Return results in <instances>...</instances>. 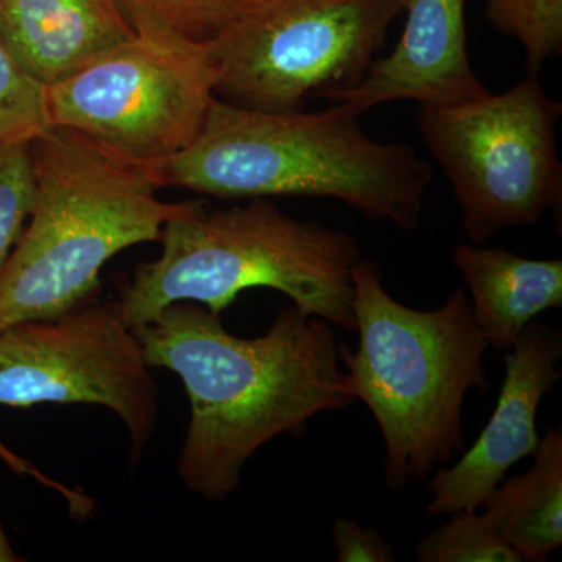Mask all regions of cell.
<instances>
[{
	"label": "cell",
	"mask_w": 562,
	"mask_h": 562,
	"mask_svg": "<svg viewBox=\"0 0 562 562\" xmlns=\"http://www.w3.org/2000/svg\"><path fill=\"white\" fill-rule=\"evenodd\" d=\"M133 330L147 364L183 382L191 417L177 473L210 502L231 497L246 462L273 438L355 402L331 325L294 305L254 339L232 335L221 314L190 301Z\"/></svg>",
	"instance_id": "1"
},
{
	"label": "cell",
	"mask_w": 562,
	"mask_h": 562,
	"mask_svg": "<svg viewBox=\"0 0 562 562\" xmlns=\"http://www.w3.org/2000/svg\"><path fill=\"white\" fill-rule=\"evenodd\" d=\"M331 103L305 113L246 109L216 98L190 146L139 168L157 188L220 199H336L403 232L419 227L430 165L406 144L369 138L357 111Z\"/></svg>",
	"instance_id": "2"
},
{
	"label": "cell",
	"mask_w": 562,
	"mask_h": 562,
	"mask_svg": "<svg viewBox=\"0 0 562 562\" xmlns=\"http://www.w3.org/2000/svg\"><path fill=\"white\" fill-rule=\"evenodd\" d=\"M351 313L358 349L339 344V357L355 401L382 432L386 484L403 491L464 450L462 406L469 392L490 387V346L462 288L439 308L419 312L395 301L382 269L364 258L353 269Z\"/></svg>",
	"instance_id": "3"
},
{
	"label": "cell",
	"mask_w": 562,
	"mask_h": 562,
	"mask_svg": "<svg viewBox=\"0 0 562 562\" xmlns=\"http://www.w3.org/2000/svg\"><path fill=\"white\" fill-rule=\"evenodd\" d=\"M32 154L31 216L0 269V330L88 305L110 258L160 241L162 227L199 203L161 201L139 165L70 128L50 127Z\"/></svg>",
	"instance_id": "4"
},
{
	"label": "cell",
	"mask_w": 562,
	"mask_h": 562,
	"mask_svg": "<svg viewBox=\"0 0 562 562\" xmlns=\"http://www.w3.org/2000/svg\"><path fill=\"white\" fill-rule=\"evenodd\" d=\"M160 241V257L139 265L122 292L132 328L171 303L198 302L221 314L243 291L271 288L303 314L355 331L353 269L362 254L349 233L294 220L257 199L220 210L199 202L162 227Z\"/></svg>",
	"instance_id": "5"
},
{
	"label": "cell",
	"mask_w": 562,
	"mask_h": 562,
	"mask_svg": "<svg viewBox=\"0 0 562 562\" xmlns=\"http://www.w3.org/2000/svg\"><path fill=\"white\" fill-rule=\"evenodd\" d=\"M124 9L136 35L47 88L50 124L144 165L198 138L216 99L217 66L213 41L187 38L143 11Z\"/></svg>",
	"instance_id": "6"
},
{
	"label": "cell",
	"mask_w": 562,
	"mask_h": 562,
	"mask_svg": "<svg viewBox=\"0 0 562 562\" xmlns=\"http://www.w3.org/2000/svg\"><path fill=\"white\" fill-rule=\"evenodd\" d=\"M562 113L536 77L512 90L419 106V131L452 183L462 231L483 246L503 228L535 225L562 195Z\"/></svg>",
	"instance_id": "7"
},
{
	"label": "cell",
	"mask_w": 562,
	"mask_h": 562,
	"mask_svg": "<svg viewBox=\"0 0 562 562\" xmlns=\"http://www.w3.org/2000/svg\"><path fill=\"white\" fill-rule=\"evenodd\" d=\"M406 0H244L213 40L216 98L297 111L364 79Z\"/></svg>",
	"instance_id": "8"
},
{
	"label": "cell",
	"mask_w": 562,
	"mask_h": 562,
	"mask_svg": "<svg viewBox=\"0 0 562 562\" xmlns=\"http://www.w3.org/2000/svg\"><path fill=\"white\" fill-rule=\"evenodd\" d=\"M150 369L120 302L0 330V405L105 406L127 428L133 464L157 428L160 392Z\"/></svg>",
	"instance_id": "9"
},
{
	"label": "cell",
	"mask_w": 562,
	"mask_h": 562,
	"mask_svg": "<svg viewBox=\"0 0 562 562\" xmlns=\"http://www.w3.org/2000/svg\"><path fill=\"white\" fill-rule=\"evenodd\" d=\"M561 331L530 322L513 349L506 351L497 406L479 439L452 468L443 465L428 480L427 490L432 494L428 513L479 512L506 472L535 454L541 441L536 416L547 392L561 380Z\"/></svg>",
	"instance_id": "10"
},
{
	"label": "cell",
	"mask_w": 562,
	"mask_h": 562,
	"mask_svg": "<svg viewBox=\"0 0 562 562\" xmlns=\"http://www.w3.org/2000/svg\"><path fill=\"white\" fill-rule=\"evenodd\" d=\"M397 46L375 60L360 85L325 99L358 114L391 101L419 105L461 101L486 91L473 70L465 32V0H406Z\"/></svg>",
	"instance_id": "11"
},
{
	"label": "cell",
	"mask_w": 562,
	"mask_h": 562,
	"mask_svg": "<svg viewBox=\"0 0 562 562\" xmlns=\"http://www.w3.org/2000/svg\"><path fill=\"white\" fill-rule=\"evenodd\" d=\"M0 32L21 68L46 88L136 35L122 0H0Z\"/></svg>",
	"instance_id": "12"
},
{
	"label": "cell",
	"mask_w": 562,
	"mask_h": 562,
	"mask_svg": "<svg viewBox=\"0 0 562 562\" xmlns=\"http://www.w3.org/2000/svg\"><path fill=\"white\" fill-rule=\"evenodd\" d=\"M452 260L471 291L473 321L495 350H512L536 316L562 308L561 260H531L479 244H461Z\"/></svg>",
	"instance_id": "13"
},
{
	"label": "cell",
	"mask_w": 562,
	"mask_h": 562,
	"mask_svg": "<svg viewBox=\"0 0 562 562\" xmlns=\"http://www.w3.org/2000/svg\"><path fill=\"white\" fill-rule=\"evenodd\" d=\"M535 464L498 484L484 517L522 561L546 562L562 543V430L550 428L536 449Z\"/></svg>",
	"instance_id": "14"
},
{
	"label": "cell",
	"mask_w": 562,
	"mask_h": 562,
	"mask_svg": "<svg viewBox=\"0 0 562 562\" xmlns=\"http://www.w3.org/2000/svg\"><path fill=\"white\" fill-rule=\"evenodd\" d=\"M498 31L514 36L527 55L528 76L562 49V0H483Z\"/></svg>",
	"instance_id": "15"
},
{
	"label": "cell",
	"mask_w": 562,
	"mask_h": 562,
	"mask_svg": "<svg viewBox=\"0 0 562 562\" xmlns=\"http://www.w3.org/2000/svg\"><path fill=\"white\" fill-rule=\"evenodd\" d=\"M50 127L47 88L21 68L0 32V147L33 143Z\"/></svg>",
	"instance_id": "16"
},
{
	"label": "cell",
	"mask_w": 562,
	"mask_h": 562,
	"mask_svg": "<svg viewBox=\"0 0 562 562\" xmlns=\"http://www.w3.org/2000/svg\"><path fill=\"white\" fill-rule=\"evenodd\" d=\"M419 562H522L519 553L476 512L453 514V519L428 532L414 552Z\"/></svg>",
	"instance_id": "17"
},
{
	"label": "cell",
	"mask_w": 562,
	"mask_h": 562,
	"mask_svg": "<svg viewBox=\"0 0 562 562\" xmlns=\"http://www.w3.org/2000/svg\"><path fill=\"white\" fill-rule=\"evenodd\" d=\"M35 195L32 143L0 147V269L20 241Z\"/></svg>",
	"instance_id": "18"
},
{
	"label": "cell",
	"mask_w": 562,
	"mask_h": 562,
	"mask_svg": "<svg viewBox=\"0 0 562 562\" xmlns=\"http://www.w3.org/2000/svg\"><path fill=\"white\" fill-rule=\"evenodd\" d=\"M244 0H122V5L149 14L154 20L194 41H213L238 14Z\"/></svg>",
	"instance_id": "19"
},
{
	"label": "cell",
	"mask_w": 562,
	"mask_h": 562,
	"mask_svg": "<svg viewBox=\"0 0 562 562\" xmlns=\"http://www.w3.org/2000/svg\"><path fill=\"white\" fill-rule=\"evenodd\" d=\"M0 460L5 462L7 465L18 473V475L32 476L36 482L44 484V486L55 490L58 494L65 498L69 505V514L77 520H85L92 516L95 509V503L91 497H88L83 492L70 490L65 484L55 482L49 476L44 475L36 465H33L31 461L24 460V458L18 457L16 453L11 452L9 447L0 441ZM25 561L20 554L14 552L13 547L7 538L5 531H3L2 524H0V562H21Z\"/></svg>",
	"instance_id": "20"
},
{
	"label": "cell",
	"mask_w": 562,
	"mask_h": 562,
	"mask_svg": "<svg viewBox=\"0 0 562 562\" xmlns=\"http://www.w3.org/2000/svg\"><path fill=\"white\" fill-rule=\"evenodd\" d=\"M331 539L339 562L397 561L391 543L379 531L361 527L355 520L338 517L333 524Z\"/></svg>",
	"instance_id": "21"
}]
</instances>
